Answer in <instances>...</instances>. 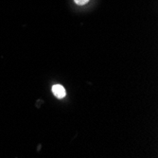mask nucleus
I'll list each match as a JSON object with an SVG mask.
<instances>
[{"label":"nucleus","instance_id":"nucleus-2","mask_svg":"<svg viewBox=\"0 0 158 158\" xmlns=\"http://www.w3.org/2000/svg\"><path fill=\"white\" fill-rule=\"evenodd\" d=\"M74 2L79 6H83L89 2V0H74Z\"/></svg>","mask_w":158,"mask_h":158},{"label":"nucleus","instance_id":"nucleus-1","mask_svg":"<svg viewBox=\"0 0 158 158\" xmlns=\"http://www.w3.org/2000/svg\"><path fill=\"white\" fill-rule=\"evenodd\" d=\"M52 92L57 98H63L65 96V89L61 84H55L52 87Z\"/></svg>","mask_w":158,"mask_h":158}]
</instances>
